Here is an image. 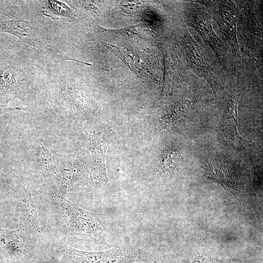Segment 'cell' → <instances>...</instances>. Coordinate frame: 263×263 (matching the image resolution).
Instances as JSON below:
<instances>
[{
  "mask_svg": "<svg viewBox=\"0 0 263 263\" xmlns=\"http://www.w3.org/2000/svg\"><path fill=\"white\" fill-rule=\"evenodd\" d=\"M188 62L191 67L210 84L215 95L218 92L219 84L216 75L211 68L205 55L197 49V44L190 39L183 42Z\"/></svg>",
  "mask_w": 263,
  "mask_h": 263,
  "instance_id": "cell-9",
  "label": "cell"
},
{
  "mask_svg": "<svg viewBox=\"0 0 263 263\" xmlns=\"http://www.w3.org/2000/svg\"><path fill=\"white\" fill-rule=\"evenodd\" d=\"M50 251L53 263H133L146 260L140 251L126 248L89 251L53 244Z\"/></svg>",
  "mask_w": 263,
  "mask_h": 263,
  "instance_id": "cell-2",
  "label": "cell"
},
{
  "mask_svg": "<svg viewBox=\"0 0 263 263\" xmlns=\"http://www.w3.org/2000/svg\"><path fill=\"white\" fill-rule=\"evenodd\" d=\"M33 263H53L51 259L45 256H39Z\"/></svg>",
  "mask_w": 263,
  "mask_h": 263,
  "instance_id": "cell-18",
  "label": "cell"
},
{
  "mask_svg": "<svg viewBox=\"0 0 263 263\" xmlns=\"http://www.w3.org/2000/svg\"><path fill=\"white\" fill-rule=\"evenodd\" d=\"M181 150L174 146L166 147L162 152L156 168L157 172L167 178L174 174L182 159Z\"/></svg>",
  "mask_w": 263,
  "mask_h": 263,
  "instance_id": "cell-12",
  "label": "cell"
},
{
  "mask_svg": "<svg viewBox=\"0 0 263 263\" xmlns=\"http://www.w3.org/2000/svg\"><path fill=\"white\" fill-rule=\"evenodd\" d=\"M218 23L234 54H239L236 35L237 10L231 2L223 1L218 11Z\"/></svg>",
  "mask_w": 263,
  "mask_h": 263,
  "instance_id": "cell-10",
  "label": "cell"
},
{
  "mask_svg": "<svg viewBox=\"0 0 263 263\" xmlns=\"http://www.w3.org/2000/svg\"><path fill=\"white\" fill-rule=\"evenodd\" d=\"M45 14L53 19H62L72 17V13L70 9L64 4L57 1L49 0L45 3Z\"/></svg>",
  "mask_w": 263,
  "mask_h": 263,
  "instance_id": "cell-15",
  "label": "cell"
},
{
  "mask_svg": "<svg viewBox=\"0 0 263 263\" xmlns=\"http://www.w3.org/2000/svg\"><path fill=\"white\" fill-rule=\"evenodd\" d=\"M192 106V102L189 99L178 100L165 112L151 119L145 136H151L163 130H168L174 122L187 115Z\"/></svg>",
  "mask_w": 263,
  "mask_h": 263,
  "instance_id": "cell-8",
  "label": "cell"
},
{
  "mask_svg": "<svg viewBox=\"0 0 263 263\" xmlns=\"http://www.w3.org/2000/svg\"><path fill=\"white\" fill-rule=\"evenodd\" d=\"M83 129L86 133V142L90 161L87 172L88 180L93 186L105 184L108 181L105 155L111 130L107 129L90 134Z\"/></svg>",
  "mask_w": 263,
  "mask_h": 263,
  "instance_id": "cell-4",
  "label": "cell"
},
{
  "mask_svg": "<svg viewBox=\"0 0 263 263\" xmlns=\"http://www.w3.org/2000/svg\"><path fill=\"white\" fill-rule=\"evenodd\" d=\"M38 238L19 226L15 230L0 232V245L9 263H33Z\"/></svg>",
  "mask_w": 263,
  "mask_h": 263,
  "instance_id": "cell-3",
  "label": "cell"
},
{
  "mask_svg": "<svg viewBox=\"0 0 263 263\" xmlns=\"http://www.w3.org/2000/svg\"><path fill=\"white\" fill-rule=\"evenodd\" d=\"M191 24L205 41L208 44L219 57L224 55L223 42L213 30L211 21L204 12H196L192 14Z\"/></svg>",
  "mask_w": 263,
  "mask_h": 263,
  "instance_id": "cell-11",
  "label": "cell"
},
{
  "mask_svg": "<svg viewBox=\"0 0 263 263\" xmlns=\"http://www.w3.org/2000/svg\"><path fill=\"white\" fill-rule=\"evenodd\" d=\"M24 110L22 107H0V115L5 112L13 111H21Z\"/></svg>",
  "mask_w": 263,
  "mask_h": 263,
  "instance_id": "cell-17",
  "label": "cell"
},
{
  "mask_svg": "<svg viewBox=\"0 0 263 263\" xmlns=\"http://www.w3.org/2000/svg\"><path fill=\"white\" fill-rule=\"evenodd\" d=\"M35 155L37 173L40 179L48 177L55 172L51 154L41 138L37 145Z\"/></svg>",
  "mask_w": 263,
  "mask_h": 263,
  "instance_id": "cell-13",
  "label": "cell"
},
{
  "mask_svg": "<svg viewBox=\"0 0 263 263\" xmlns=\"http://www.w3.org/2000/svg\"><path fill=\"white\" fill-rule=\"evenodd\" d=\"M18 70L3 64L0 65V95L13 93L19 85Z\"/></svg>",
  "mask_w": 263,
  "mask_h": 263,
  "instance_id": "cell-14",
  "label": "cell"
},
{
  "mask_svg": "<svg viewBox=\"0 0 263 263\" xmlns=\"http://www.w3.org/2000/svg\"><path fill=\"white\" fill-rule=\"evenodd\" d=\"M192 263H217L215 260L209 259L205 256L201 255L194 258Z\"/></svg>",
  "mask_w": 263,
  "mask_h": 263,
  "instance_id": "cell-16",
  "label": "cell"
},
{
  "mask_svg": "<svg viewBox=\"0 0 263 263\" xmlns=\"http://www.w3.org/2000/svg\"><path fill=\"white\" fill-rule=\"evenodd\" d=\"M50 199L55 226L59 234L76 244H105V225L101 215L86 210L52 190Z\"/></svg>",
  "mask_w": 263,
  "mask_h": 263,
  "instance_id": "cell-1",
  "label": "cell"
},
{
  "mask_svg": "<svg viewBox=\"0 0 263 263\" xmlns=\"http://www.w3.org/2000/svg\"><path fill=\"white\" fill-rule=\"evenodd\" d=\"M240 96L238 94H232L213 116L202 124V126L215 129L233 141H246L237 130V107Z\"/></svg>",
  "mask_w": 263,
  "mask_h": 263,
  "instance_id": "cell-5",
  "label": "cell"
},
{
  "mask_svg": "<svg viewBox=\"0 0 263 263\" xmlns=\"http://www.w3.org/2000/svg\"><path fill=\"white\" fill-rule=\"evenodd\" d=\"M17 212L20 227L31 232L37 237L41 234L37 206L33 199L30 183H25L18 197Z\"/></svg>",
  "mask_w": 263,
  "mask_h": 263,
  "instance_id": "cell-7",
  "label": "cell"
},
{
  "mask_svg": "<svg viewBox=\"0 0 263 263\" xmlns=\"http://www.w3.org/2000/svg\"><path fill=\"white\" fill-rule=\"evenodd\" d=\"M87 165L84 154L80 149L59 159L56 174L59 189L58 191L61 194L64 196L72 189Z\"/></svg>",
  "mask_w": 263,
  "mask_h": 263,
  "instance_id": "cell-6",
  "label": "cell"
}]
</instances>
